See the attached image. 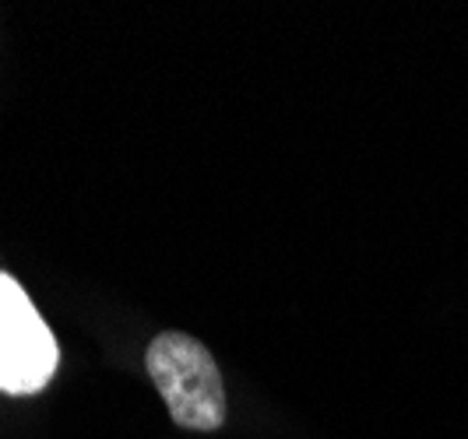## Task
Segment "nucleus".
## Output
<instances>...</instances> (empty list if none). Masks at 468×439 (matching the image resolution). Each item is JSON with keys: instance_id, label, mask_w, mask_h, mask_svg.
Returning a JSON list of instances; mask_svg holds the SVG:
<instances>
[{"instance_id": "nucleus-2", "label": "nucleus", "mask_w": 468, "mask_h": 439, "mask_svg": "<svg viewBox=\"0 0 468 439\" xmlns=\"http://www.w3.org/2000/svg\"><path fill=\"white\" fill-rule=\"evenodd\" d=\"M60 362V348L47 320L32 306L28 292L11 275L0 271V391H43Z\"/></svg>"}, {"instance_id": "nucleus-1", "label": "nucleus", "mask_w": 468, "mask_h": 439, "mask_svg": "<svg viewBox=\"0 0 468 439\" xmlns=\"http://www.w3.org/2000/svg\"><path fill=\"white\" fill-rule=\"evenodd\" d=\"M144 366L176 425L194 429V433H215L226 425L222 372L197 338L165 330L148 345Z\"/></svg>"}]
</instances>
